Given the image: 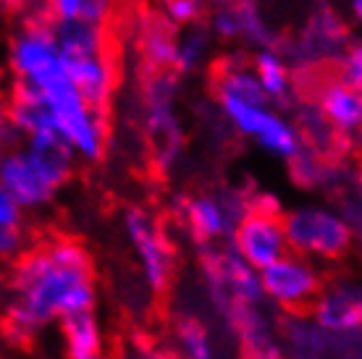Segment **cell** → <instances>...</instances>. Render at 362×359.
<instances>
[{"instance_id": "1", "label": "cell", "mask_w": 362, "mask_h": 359, "mask_svg": "<svg viewBox=\"0 0 362 359\" xmlns=\"http://www.w3.org/2000/svg\"><path fill=\"white\" fill-rule=\"evenodd\" d=\"M98 302L90 252L74 239H53L21 252L6 288V336H32L71 314L92 312Z\"/></svg>"}, {"instance_id": "2", "label": "cell", "mask_w": 362, "mask_h": 359, "mask_svg": "<svg viewBox=\"0 0 362 359\" xmlns=\"http://www.w3.org/2000/svg\"><path fill=\"white\" fill-rule=\"evenodd\" d=\"M74 163L76 158L55 131H35L0 158V187L21 210H40L71 179Z\"/></svg>"}, {"instance_id": "3", "label": "cell", "mask_w": 362, "mask_h": 359, "mask_svg": "<svg viewBox=\"0 0 362 359\" xmlns=\"http://www.w3.org/2000/svg\"><path fill=\"white\" fill-rule=\"evenodd\" d=\"M24 84L35 87L37 98L42 100V105L47 110L53 131L71 150L74 158L98 163L105 155L108 131H105L103 110L84 102V98L64 73L61 63L42 76H37L35 81H24Z\"/></svg>"}, {"instance_id": "4", "label": "cell", "mask_w": 362, "mask_h": 359, "mask_svg": "<svg viewBox=\"0 0 362 359\" xmlns=\"http://www.w3.org/2000/svg\"><path fill=\"white\" fill-rule=\"evenodd\" d=\"M281 223H284L289 252L305 260H313L315 265L346 257L357 236L341 218V213L334 205H323V202L291 207L289 213H281Z\"/></svg>"}, {"instance_id": "5", "label": "cell", "mask_w": 362, "mask_h": 359, "mask_svg": "<svg viewBox=\"0 0 362 359\" xmlns=\"http://www.w3.org/2000/svg\"><path fill=\"white\" fill-rule=\"evenodd\" d=\"M218 108L239 134L252 139L273 158L291 163L305 150V136L299 134V126L281 116L265 100H236L218 95Z\"/></svg>"}, {"instance_id": "6", "label": "cell", "mask_w": 362, "mask_h": 359, "mask_svg": "<svg viewBox=\"0 0 362 359\" xmlns=\"http://www.w3.org/2000/svg\"><path fill=\"white\" fill-rule=\"evenodd\" d=\"M257 278H260L263 302L289 314L308 312L310 305L315 302L317 291L326 283L320 265L299 257L294 252H286L281 260L263 268L257 273Z\"/></svg>"}, {"instance_id": "7", "label": "cell", "mask_w": 362, "mask_h": 359, "mask_svg": "<svg viewBox=\"0 0 362 359\" xmlns=\"http://www.w3.org/2000/svg\"><path fill=\"white\" fill-rule=\"evenodd\" d=\"M202 281L208 288V297L218 312L228 307H260L263 291L257 270L242 262L234 252L210 247L202 254Z\"/></svg>"}, {"instance_id": "8", "label": "cell", "mask_w": 362, "mask_h": 359, "mask_svg": "<svg viewBox=\"0 0 362 359\" xmlns=\"http://www.w3.org/2000/svg\"><path fill=\"white\" fill-rule=\"evenodd\" d=\"M228 249L257 273L268 268L271 262L281 260L289 252L281 213L250 207L245 216L236 220L234 231L228 236Z\"/></svg>"}, {"instance_id": "9", "label": "cell", "mask_w": 362, "mask_h": 359, "mask_svg": "<svg viewBox=\"0 0 362 359\" xmlns=\"http://www.w3.org/2000/svg\"><path fill=\"white\" fill-rule=\"evenodd\" d=\"M124 231L136 254L145 283L153 291H165L173 276V247L163 225L145 210H129L124 216Z\"/></svg>"}, {"instance_id": "10", "label": "cell", "mask_w": 362, "mask_h": 359, "mask_svg": "<svg viewBox=\"0 0 362 359\" xmlns=\"http://www.w3.org/2000/svg\"><path fill=\"white\" fill-rule=\"evenodd\" d=\"M250 210V202L236 194H194L181 207V220L189 236L202 247H218L228 242L236 220Z\"/></svg>"}, {"instance_id": "11", "label": "cell", "mask_w": 362, "mask_h": 359, "mask_svg": "<svg viewBox=\"0 0 362 359\" xmlns=\"http://www.w3.org/2000/svg\"><path fill=\"white\" fill-rule=\"evenodd\" d=\"M310 320L328 336H360L362 328V288L349 276L323 283L310 305Z\"/></svg>"}, {"instance_id": "12", "label": "cell", "mask_w": 362, "mask_h": 359, "mask_svg": "<svg viewBox=\"0 0 362 359\" xmlns=\"http://www.w3.org/2000/svg\"><path fill=\"white\" fill-rule=\"evenodd\" d=\"M145 95V124L150 139L155 142V153L163 168H168L181 144V121L176 116V76L158 73L150 79Z\"/></svg>"}, {"instance_id": "13", "label": "cell", "mask_w": 362, "mask_h": 359, "mask_svg": "<svg viewBox=\"0 0 362 359\" xmlns=\"http://www.w3.org/2000/svg\"><path fill=\"white\" fill-rule=\"evenodd\" d=\"M61 63V50L55 42L53 24L35 21L27 24L8 42V66L18 81H35Z\"/></svg>"}, {"instance_id": "14", "label": "cell", "mask_w": 362, "mask_h": 359, "mask_svg": "<svg viewBox=\"0 0 362 359\" xmlns=\"http://www.w3.org/2000/svg\"><path fill=\"white\" fill-rule=\"evenodd\" d=\"M61 69L69 76L76 92L90 102L92 108L103 110V105L113 95V84H116V73L110 61L103 55H61Z\"/></svg>"}, {"instance_id": "15", "label": "cell", "mask_w": 362, "mask_h": 359, "mask_svg": "<svg viewBox=\"0 0 362 359\" xmlns=\"http://www.w3.org/2000/svg\"><path fill=\"white\" fill-rule=\"evenodd\" d=\"M317 113L323 116L331 131L341 136H354L362 124V95L344 87L339 79L326 81L317 90Z\"/></svg>"}, {"instance_id": "16", "label": "cell", "mask_w": 362, "mask_h": 359, "mask_svg": "<svg viewBox=\"0 0 362 359\" xmlns=\"http://www.w3.org/2000/svg\"><path fill=\"white\" fill-rule=\"evenodd\" d=\"M66 359H105V333L95 310L61 320Z\"/></svg>"}, {"instance_id": "17", "label": "cell", "mask_w": 362, "mask_h": 359, "mask_svg": "<svg viewBox=\"0 0 362 359\" xmlns=\"http://www.w3.org/2000/svg\"><path fill=\"white\" fill-rule=\"evenodd\" d=\"M252 73L257 84H260V92L265 95L268 102H284L291 92V71L286 58L273 50V47H260L252 58Z\"/></svg>"}, {"instance_id": "18", "label": "cell", "mask_w": 362, "mask_h": 359, "mask_svg": "<svg viewBox=\"0 0 362 359\" xmlns=\"http://www.w3.org/2000/svg\"><path fill=\"white\" fill-rule=\"evenodd\" d=\"M176 32L173 24L165 18H150L145 27L139 29V50L153 69H171L173 53H176Z\"/></svg>"}, {"instance_id": "19", "label": "cell", "mask_w": 362, "mask_h": 359, "mask_svg": "<svg viewBox=\"0 0 362 359\" xmlns=\"http://www.w3.org/2000/svg\"><path fill=\"white\" fill-rule=\"evenodd\" d=\"M216 95L236 100H265V95L260 92V84L255 79L252 66L239 61V58L221 63V69L216 73Z\"/></svg>"}, {"instance_id": "20", "label": "cell", "mask_w": 362, "mask_h": 359, "mask_svg": "<svg viewBox=\"0 0 362 359\" xmlns=\"http://www.w3.org/2000/svg\"><path fill=\"white\" fill-rule=\"evenodd\" d=\"M113 0H47V16L58 24H95L103 27Z\"/></svg>"}, {"instance_id": "21", "label": "cell", "mask_w": 362, "mask_h": 359, "mask_svg": "<svg viewBox=\"0 0 362 359\" xmlns=\"http://www.w3.org/2000/svg\"><path fill=\"white\" fill-rule=\"evenodd\" d=\"M61 55H103V27L95 24H58L53 27Z\"/></svg>"}, {"instance_id": "22", "label": "cell", "mask_w": 362, "mask_h": 359, "mask_svg": "<svg viewBox=\"0 0 362 359\" xmlns=\"http://www.w3.org/2000/svg\"><path fill=\"white\" fill-rule=\"evenodd\" d=\"M173 336H176L181 359H216V346H213L208 325L202 323L199 317L181 314L176 320Z\"/></svg>"}, {"instance_id": "23", "label": "cell", "mask_w": 362, "mask_h": 359, "mask_svg": "<svg viewBox=\"0 0 362 359\" xmlns=\"http://www.w3.org/2000/svg\"><path fill=\"white\" fill-rule=\"evenodd\" d=\"M210 47V35L205 29L192 27L187 29L184 35L176 40V53H173V63H171V71L176 73H192L197 71L205 55H208Z\"/></svg>"}, {"instance_id": "24", "label": "cell", "mask_w": 362, "mask_h": 359, "mask_svg": "<svg viewBox=\"0 0 362 359\" xmlns=\"http://www.w3.org/2000/svg\"><path fill=\"white\" fill-rule=\"evenodd\" d=\"M291 173H294V181H297V184L313 189V187H323V184H328V173H331V168H328L317 155L308 153V147H305V150L291 160Z\"/></svg>"}, {"instance_id": "25", "label": "cell", "mask_w": 362, "mask_h": 359, "mask_svg": "<svg viewBox=\"0 0 362 359\" xmlns=\"http://www.w3.org/2000/svg\"><path fill=\"white\" fill-rule=\"evenodd\" d=\"M205 13V0H165V21L173 27H194Z\"/></svg>"}, {"instance_id": "26", "label": "cell", "mask_w": 362, "mask_h": 359, "mask_svg": "<svg viewBox=\"0 0 362 359\" xmlns=\"http://www.w3.org/2000/svg\"><path fill=\"white\" fill-rule=\"evenodd\" d=\"M339 81L349 87V90H362V47L360 42H352V47H346L339 63Z\"/></svg>"}, {"instance_id": "27", "label": "cell", "mask_w": 362, "mask_h": 359, "mask_svg": "<svg viewBox=\"0 0 362 359\" xmlns=\"http://www.w3.org/2000/svg\"><path fill=\"white\" fill-rule=\"evenodd\" d=\"M21 252H24V231L0 228V260H16Z\"/></svg>"}, {"instance_id": "28", "label": "cell", "mask_w": 362, "mask_h": 359, "mask_svg": "<svg viewBox=\"0 0 362 359\" xmlns=\"http://www.w3.org/2000/svg\"><path fill=\"white\" fill-rule=\"evenodd\" d=\"M21 220H24V210L0 187V228H21Z\"/></svg>"}, {"instance_id": "29", "label": "cell", "mask_w": 362, "mask_h": 359, "mask_svg": "<svg viewBox=\"0 0 362 359\" xmlns=\"http://www.w3.org/2000/svg\"><path fill=\"white\" fill-rule=\"evenodd\" d=\"M13 136H16V131L8 121V102H6V98H0V158L11 150Z\"/></svg>"}, {"instance_id": "30", "label": "cell", "mask_w": 362, "mask_h": 359, "mask_svg": "<svg viewBox=\"0 0 362 359\" xmlns=\"http://www.w3.org/2000/svg\"><path fill=\"white\" fill-rule=\"evenodd\" d=\"M6 288H8V278H6V273L0 268V302L6 299Z\"/></svg>"}, {"instance_id": "31", "label": "cell", "mask_w": 362, "mask_h": 359, "mask_svg": "<svg viewBox=\"0 0 362 359\" xmlns=\"http://www.w3.org/2000/svg\"><path fill=\"white\" fill-rule=\"evenodd\" d=\"M352 16H354V21H360V16H362V0H352Z\"/></svg>"}, {"instance_id": "32", "label": "cell", "mask_w": 362, "mask_h": 359, "mask_svg": "<svg viewBox=\"0 0 362 359\" xmlns=\"http://www.w3.org/2000/svg\"><path fill=\"white\" fill-rule=\"evenodd\" d=\"M3 3H13L16 6V3H24V0H3Z\"/></svg>"}]
</instances>
